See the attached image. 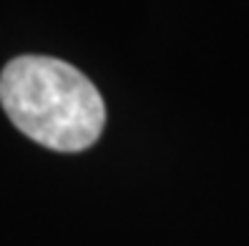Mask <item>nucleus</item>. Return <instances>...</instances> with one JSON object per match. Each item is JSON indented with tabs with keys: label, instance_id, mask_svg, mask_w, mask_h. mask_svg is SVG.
<instances>
[{
	"label": "nucleus",
	"instance_id": "nucleus-1",
	"mask_svg": "<svg viewBox=\"0 0 249 246\" xmlns=\"http://www.w3.org/2000/svg\"><path fill=\"white\" fill-rule=\"evenodd\" d=\"M0 103L20 133L53 151L93 146L106 123L98 88L78 68L48 55H20L0 73Z\"/></svg>",
	"mask_w": 249,
	"mask_h": 246
}]
</instances>
